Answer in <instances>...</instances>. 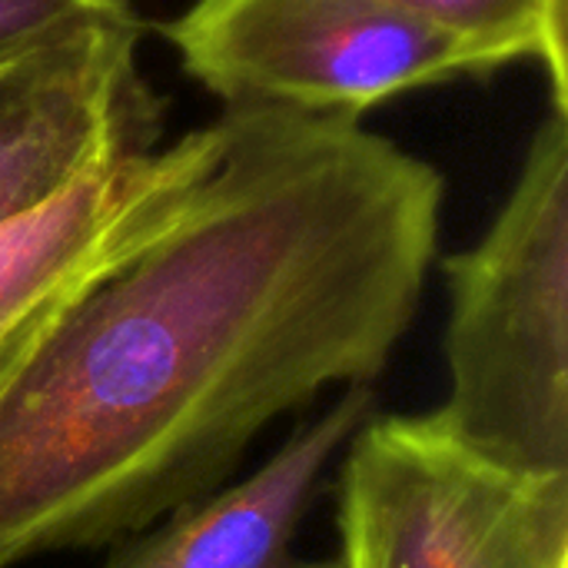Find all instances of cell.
Wrapping results in <instances>:
<instances>
[{"instance_id":"8","label":"cell","mask_w":568,"mask_h":568,"mask_svg":"<svg viewBox=\"0 0 568 568\" xmlns=\"http://www.w3.org/2000/svg\"><path fill=\"white\" fill-rule=\"evenodd\" d=\"M413 20L469 47L483 73L536 60L549 73L552 106L568 110V0H386Z\"/></svg>"},{"instance_id":"3","label":"cell","mask_w":568,"mask_h":568,"mask_svg":"<svg viewBox=\"0 0 568 568\" xmlns=\"http://www.w3.org/2000/svg\"><path fill=\"white\" fill-rule=\"evenodd\" d=\"M339 568H568V476L483 459L429 413L376 416L336 483Z\"/></svg>"},{"instance_id":"9","label":"cell","mask_w":568,"mask_h":568,"mask_svg":"<svg viewBox=\"0 0 568 568\" xmlns=\"http://www.w3.org/2000/svg\"><path fill=\"white\" fill-rule=\"evenodd\" d=\"M126 7L130 0H0V60L67 23Z\"/></svg>"},{"instance_id":"7","label":"cell","mask_w":568,"mask_h":568,"mask_svg":"<svg viewBox=\"0 0 568 568\" xmlns=\"http://www.w3.org/2000/svg\"><path fill=\"white\" fill-rule=\"evenodd\" d=\"M369 413L373 386H343L329 409L296 426L253 476L113 542L100 568H339L336 559L300 556L293 542L326 466Z\"/></svg>"},{"instance_id":"6","label":"cell","mask_w":568,"mask_h":568,"mask_svg":"<svg viewBox=\"0 0 568 568\" xmlns=\"http://www.w3.org/2000/svg\"><path fill=\"white\" fill-rule=\"evenodd\" d=\"M143 23L126 10L67 23L0 60V223L40 206L113 153L160 140L140 73Z\"/></svg>"},{"instance_id":"1","label":"cell","mask_w":568,"mask_h":568,"mask_svg":"<svg viewBox=\"0 0 568 568\" xmlns=\"http://www.w3.org/2000/svg\"><path fill=\"white\" fill-rule=\"evenodd\" d=\"M186 206L0 396V568L200 499L286 413L373 386L436 263L446 180L349 113L230 106Z\"/></svg>"},{"instance_id":"5","label":"cell","mask_w":568,"mask_h":568,"mask_svg":"<svg viewBox=\"0 0 568 568\" xmlns=\"http://www.w3.org/2000/svg\"><path fill=\"white\" fill-rule=\"evenodd\" d=\"M220 146L213 120L166 146L113 153L0 223V396L87 293L173 223Z\"/></svg>"},{"instance_id":"4","label":"cell","mask_w":568,"mask_h":568,"mask_svg":"<svg viewBox=\"0 0 568 568\" xmlns=\"http://www.w3.org/2000/svg\"><path fill=\"white\" fill-rule=\"evenodd\" d=\"M163 37L226 110L363 116L406 90L486 77L469 47L386 0H190Z\"/></svg>"},{"instance_id":"2","label":"cell","mask_w":568,"mask_h":568,"mask_svg":"<svg viewBox=\"0 0 568 568\" xmlns=\"http://www.w3.org/2000/svg\"><path fill=\"white\" fill-rule=\"evenodd\" d=\"M449 393L429 416L526 476H568V110L536 126L493 226L439 260Z\"/></svg>"}]
</instances>
